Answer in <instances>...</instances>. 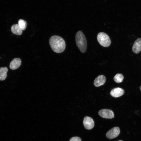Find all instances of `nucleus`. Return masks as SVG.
<instances>
[{
	"label": "nucleus",
	"mask_w": 141,
	"mask_h": 141,
	"mask_svg": "<svg viewBox=\"0 0 141 141\" xmlns=\"http://www.w3.org/2000/svg\"><path fill=\"white\" fill-rule=\"evenodd\" d=\"M49 43L52 50L56 53H61L65 49V42L60 36H51L50 38Z\"/></svg>",
	"instance_id": "f257e3e1"
},
{
	"label": "nucleus",
	"mask_w": 141,
	"mask_h": 141,
	"mask_svg": "<svg viewBox=\"0 0 141 141\" xmlns=\"http://www.w3.org/2000/svg\"><path fill=\"white\" fill-rule=\"evenodd\" d=\"M75 42L77 45L82 52H85L87 49V43L86 38L81 31L78 32L76 34Z\"/></svg>",
	"instance_id": "f03ea898"
},
{
	"label": "nucleus",
	"mask_w": 141,
	"mask_h": 141,
	"mask_svg": "<svg viewBox=\"0 0 141 141\" xmlns=\"http://www.w3.org/2000/svg\"><path fill=\"white\" fill-rule=\"evenodd\" d=\"M97 38L100 45L104 47H108L111 44V41L109 37L104 32L99 33L97 35Z\"/></svg>",
	"instance_id": "7ed1b4c3"
},
{
	"label": "nucleus",
	"mask_w": 141,
	"mask_h": 141,
	"mask_svg": "<svg viewBox=\"0 0 141 141\" xmlns=\"http://www.w3.org/2000/svg\"><path fill=\"white\" fill-rule=\"evenodd\" d=\"M120 133V130L119 127H115L108 131L106 134V136L108 138L112 139L118 137Z\"/></svg>",
	"instance_id": "20e7f679"
},
{
	"label": "nucleus",
	"mask_w": 141,
	"mask_h": 141,
	"mask_svg": "<svg viewBox=\"0 0 141 141\" xmlns=\"http://www.w3.org/2000/svg\"><path fill=\"white\" fill-rule=\"evenodd\" d=\"M98 113L100 116L104 118L111 119L114 117V113L110 109H102L99 111Z\"/></svg>",
	"instance_id": "39448f33"
},
{
	"label": "nucleus",
	"mask_w": 141,
	"mask_h": 141,
	"mask_svg": "<svg viewBox=\"0 0 141 141\" xmlns=\"http://www.w3.org/2000/svg\"><path fill=\"white\" fill-rule=\"evenodd\" d=\"M83 124L85 128L88 130L93 128L95 125L94 121L92 118L88 116L84 117L83 120Z\"/></svg>",
	"instance_id": "423d86ee"
},
{
	"label": "nucleus",
	"mask_w": 141,
	"mask_h": 141,
	"mask_svg": "<svg viewBox=\"0 0 141 141\" xmlns=\"http://www.w3.org/2000/svg\"><path fill=\"white\" fill-rule=\"evenodd\" d=\"M132 49L133 52L135 54H138L141 51V38H138L134 41Z\"/></svg>",
	"instance_id": "0eeeda50"
},
{
	"label": "nucleus",
	"mask_w": 141,
	"mask_h": 141,
	"mask_svg": "<svg viewBox=\"0 0 141 141\" xmlns=\"http://www.w3.org/2000/svg\"><path fill=\"white\" fill-rule=\"evenodd\" d=\"M123 89L120 87H116L113 89L110 92L111 95L115 98L118 97L123 95L124 93Z\"/></svg>",
	"instance_id": "6e6552de"
},
{
	"label": "nucleus",
	"mask_w": 141,
	"mask_h": 141,
	"mask_svg": "<svg viewBox=\"0 0 141 141\" xmlns=\"http://www.w3.org/2000/svg\"><path fill=\"white\" fill-rule=\"evenodd\" d=\"M106 81V78L104 76L101 75L97 77L94 81V85L98 87L104 84Z\"/></svg>",
	"instance_id": "1a4fd4ad"
},
{
	"label": "nucleus",
	"mask_w": 141,
	"mask_h": 141,
	"mask_svg": "<svg viewBox=\"0 0 141 141\" xmlns=\"http://www.w3.org/2000/svg\"><path fill=\"white\" fill-rule=\"evenodd\" d=\"M21 62V60L19 58H14L10 62L9 67L12 70H15L18 68L20 66Z\"/></svg>",
	"instance_id": "9d476101"
},
{
	"label": "nucleus",
	"mask_w": 141,
	"mask_h": 141,
	"mask_svg": "<svg viewBox=\"0 0 141 141\" xmlns=\"http://www.w3.org/2000/svg\"><path fill=\"white\" fill-rule=\"evenodd\" d=\"M11 31L13 33L18 35H20L22 33V30L18 24L13 25L11 27Z\"/></svg>",
	"instance_id": "9b49d317"
},
{
	"label": "nucleus",
	"mask_w": 141,
	"mask_h": 141,
	"mask_svg": "<svg viewBox=\"0 0 141 141\" xmlns=\"http://www.w3.org/2000/svg\"><path fill=\"white\" fill-rule=\"evenodd\" d=\"M8 68L6 67L0 68V80H4L7 77Z\"/></svg>",
	"instance_id": "f8f14e48"
},
{
	"label": "nucleus",
	"mask_w": 141,
	"mask_h": 141,
	"mask_svg": "<svg viewBox=\"0 0 141 141\" xmlns=\"http://www.w3.org/2000/svg\"><path fill=\"white\" fill-rule=\"evenodd\" d=\"M124 77L123 75L121 74H116L114 78V81L117 83H120L122 82Z\"/></svg>",
	"instance_id": "ddd939ff"
},
{
	"label": "nucleus",
	"mask_w": 141,
	"mask_h": 141,
	"mask_svg": "<svg viewBox=\"0 0 141 141\" xmlns=\"http://www.w3.org/2000/svg\"><path fill=\"white\" fill-rule=\"evenodd\" d=\"M18 24L22 30H25L27 26V23L23 19H20L18 21Z\"/></svg>",
	"instance_id": "4468645a"
},
{
	"label": "nucleus",
	"mask_w": 141,
	"mask_h": 141,
	"mask_svg": "<svg viewBox=\"0 0 141 141\" xmlns=\"http://www.w3.org/2000/svg\"><path fill=\"white\" fill-rule=\"evenodd\" d=\"M69 141H81V139L79 137L75 136L70 138Z\"/></svg>",
	"instance_id": "2eb2a0df"
},
{
	"label": "nucleus",
	"mask_w": 141,
	"mask_h": 141,
	"mask_svg": "<svg viewBox=\"0 0 141 141\" xmlns=\"http://www.w3.org/2000/svg\"><path fill=\"white\" fill-rule=\"evenodd\" d=\"M139 88H140V90L141 91V86Z\"/></svg>",
	"instance_id": "dca6fc26"
},
{
	"label": "nucleus",
	"mask_w": 141,
	"mask_h": 141,
	"mask_svg": "<svg viewBox=\"0 0 141 141\" xmlns=\"http://www.w3.org/2000/svg\"><path fill=\"white\" fill-rule=\"evenodd\" d=\"M118 141H123L122 140H118Z\"/></svg>",
	"instance_id": "f3484780"
}]
</instances>
